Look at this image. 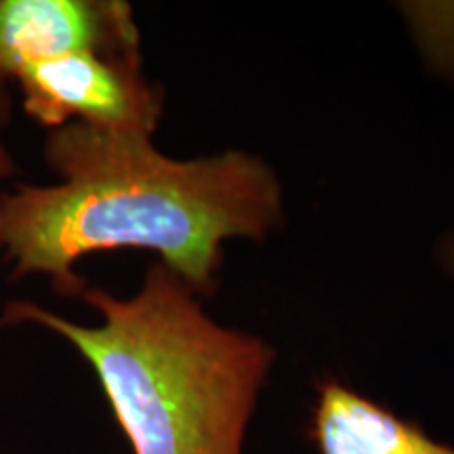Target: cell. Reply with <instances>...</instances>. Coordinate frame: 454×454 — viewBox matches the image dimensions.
<instances>
[{"label":"cell","instance_id":"cell-3","mask_svg":"<svg viewBox=\"0 0 454 454\" xmlns=\"http://www.w3.org/2000/svg\"><path fill=\"white\" fill-rule=\"evenodd\" d=\"M26 116L43 129L70 122L118 135L152 137L162 93L145 78L141 55L72 53L21 67L13 82Z\"/></svg>","mask_w":454,"mask_h":454},{"label":"cell","instance_id":"cell-1","mask_svg":"<svg viewBox=\"0 0 454 454\" xmlns=\"http://www.w3.org/2000/svg\"><path fill=\"white\" fill-rule=\"evenodd\" d=\"M55 184L0 190V253L11 280L43 276L81 297L82 257L152 251L196 294L215 288L227 238H265L280 219V185L259 158L225 152L175 160L152 137L70 122L47 130Z\"/></svg>","mask_w":454,"mask_h":454},{"label":"cell","instance_id":"cell-8","mask_svg":"<svg viewBox=\"0 0 454 454\" xmlns=\"http://www.w3.org/2000/svg\"><path fill=\"white\" fill-rule=\"evenodd\" d=\"M13 93H11L9 84H0V129L9 127L11 118H13Z\"/></svg>","mask_w":454,"mask_h":454},{"label":"cell","instance_id":"cell-6","mask_svg":"<svg viewBox=\"0 0 454 454\" xmlns=\"http://www.w3.org/2000/svg\"><path fill=\"white\" fill-rule=\"evenodd\" d=\"M408 13L431 64L454 78V3L411 4Z\"/></svg>","mask_w":454,"mask_h":454},{"label":"cell","instance_id":"cell-9","mask_svg":"<svg viewBox=\"0 0 454 454\" xmlns=\"http://www.w3.org/2000/svg\"><path fill=\"white\" fill-rule=\"evenodd\" d=\"M446 265L450 268L452 276H454V240L446 244Z\"/></svg>","mask_w":454,"mask_h":454},{"label":"cell","instance_id":"cell-2","mask_svg":"<svg viewBox=\"0 0 454 454\" xmlns=\"http://www.w3.org/2000/svg\"><path fill=\"white\" fill-rule=\"evenodd\" d=\"M99 325H78L32 301H11L0 326L36 325L93 368L133 454H242L274 349L219 326L162 263L133 297L87 286Z\"/></svg>","mask_w":454,"mask_h":454},{"label":"cell","instance_id":"cell-7","mask_svg":"<svg viewBox=\"0 0 454 454\" xmlns=\"http://www.w3.org/2000/svg\"><path fill=\"white\" fill-rule=\"evenodd\" d=\"M17 170H20V164H17L13 152L0 141V185L7 184L9 179H13Z\"/></svg>","mask_w":454,"mask_h":454},{"label":"cell","instance_id":"cell-4","mask_svg":"<svg viewBox=\"0 0 454 454\" xmlns=\"http://www.w3.org/2000/svg\"><path fill=\"white\" fill-rule=\"evenodd\" d=\"M72 53L141 55V32L124 0H0V84L21 67Z\"/></svg>","mask_w":454,"mask_h":454},{"label":"cell","instance_id":"cell-5","mask_svg":"<svg viewBox=\"0 0 454 454\" xmlns=\"http://www.w3.org/2000/svg\"><path fill=\"white\" fill-rule=\"evenodd\" d=\"M311 440L320 454H454L452 446L339 381L317 385Z\"/></svg>","mask_w":454,"mask_h":454}]
</instances>
